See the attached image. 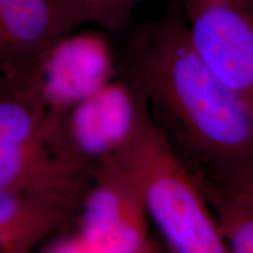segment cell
<instances>
[{
	"label": "cell",
	"instance_id": "10",
	"mask_svg": "<svg viewBox=\"0 0 253 253\" xmlns=\"http://www.w3.org/2000/svg\"><path fill=\"white\" fill-rule=\"evenodd\" d=\"M246 2H248L250 12H251V14H252V17H253V0H246Z\"/></svg>",
	"mask_w": 253,
	"mask_h": 253
},
{
	"label": "cell",
	"instance_id": "11",
	"mask_svg": "<svg viewBox=\"0 0 253 253\" xmlns=\"http://www.w3.org/2000/svg\"><path fill=\"white\" fill-rule=\"evenodd\" d=\"M249 199H251V201L253 202V194H252L251 196H250V197H249Z\"/></svg>",
	"mask_w": 253,
	"mask_h": 253
},
{
	"label": "cell",
	"instance_id": "3",
	"mask_svg": "<svg viewBox=\"0 0 253 253\" xmlns=\"http://www.w3.org/2000/svg\"><path fill=\"white\" fill-rule=\"evenodd\" d=\"M136 186L103 154L93 161L89 185L71 223L75 230L45 248L52 252L143 253L157 251Z\"/></svg>",
	"mask_w": 253,
	"mask_h": 253
},
{
	"label": "cell",
	"instance_id": "1",
	"mask_svg": "<svg viewBox=\"0 0 253 253\" xmlns=\"http://www.w3.org/2000/svg\"><path fill=\"white\" fill-rule=\"evenodd\" d=\"M126 86L202 190L253 194V112L190 42L179 2L126 39Z\"/></svg>",
	"mask_w": 253,
	"mask_h": 253
},
{
	"label": "cell",
	"instance_id": "5",
	"mask_svg": "<svg viewBox=\"0 0 253 253\" xmlns=\"http://www.w3.org/2000/svg\"><path fill=\"white\" fill-rule=\"evenodd\" d=\"M204 65L253 112V17L246 0H178Z\"/></svg>",
	"mask_w": 253,
	"mask_h": 253
},
{
	"label": "cell",
	"instance_id": "4",
	"mask_svg": "<svg viewBox=\"0 0 253 253\" xmlns=\"http://www.w3.org/2000/svg\"><path fill=\"white\" fill-rule=\"evenodd\" d=\"M93 161L72 132L43 141L0 142V190L77 213Z\"/></svg>",
	"mask_w": 253,
	"mask_h": 253
},
{
	"label": "cell",
	"instance_id": "9",
	"mask_svg": "<svg viewBox=\"0 0 253 253\" xmlns=\"http://www.w3.org/2000/svg\"><path fill=\"white\" fill-rule=\"evenodd\" d=\"M229 252L253 253V202L240 195L203 190Z\"/></svg>",
	"mask_w": 253,
	"mask_h": 253
},
{
	"label": "cell",
	"instance_id": "2",
	"mask_svg": "<svg viewBox=\"0 0 253 253\" xmlns=\"http://www.w3.org/2000/svg\"><path fill=\"white\" fill-rule=\"evenodd\" d=\"M130 95L131 113L125 129L99 154L136 186L148 217L170 251L229 252L197 179L155 128L140 99Z\"/></svg>",
	"mask_w": 253,
	"mask_h": 253
},
{
	"label": "cell",
	"instance_id": "6",
	"mask_svg": "<svg viewBox=\"0 0 253 253\" xmlns=\"http://www.w3.org/2000/svg\"><path fill=\"white\" fill-rule=\"evenodd\" d=\"M67 37L55 0H0V74L45 61Z\"/></svg>",
	"mask_w": 253,
	"mask_h": 253
},
{
	"label": "cell",
	"instance_id": "7",
	"mask_svg": "<svg viewBox=\"0 0 253 253\" xmlns=\"http://www.w3.org/2000/svg\"><path fill=\"white\" fill-rule=\"evenodd\" d=\"M75 211L0 190V253H28L65 230Z\"/></svg>",
	"mask_w": 253,
	"mask_h": 253
},
{
	"label": "cell",
	"instance_id": "8",
	"mask_svg": "<svg viewBox=\"0 0 253 253\" xmlns=\"http://www.w3.org/2000/svg\"><path fill=\"white\" fill-rule=\"evenodd\" d=\"M147 1L150 0H55V5L67 36L86 25L120 34L130 26L136 8Z\"/></svg>",
	"mask_w": 253,
	"mask_h": 253
}]
</instances>
